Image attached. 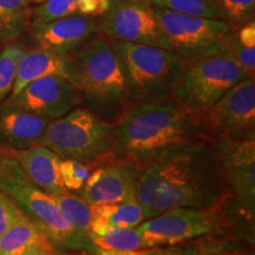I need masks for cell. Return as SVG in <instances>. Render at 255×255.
<instances>
[{"label": "cell", "instance_id": "ba28073f", "mask_svg": "<svg viewBox=\"0 0 255 255\" xmlns=\"http://www.w3.org/2000/svg\"><path fill=\"white\" fill-rule=\"evenodd\" d=\"M250 76L227 53L186 59L171 97L184 109L200 116L234 85Z\"/></svg>", "mask_w": 255, "mask_h": 255}, {"label": "cell", "instance_id": "277c9868", "mask_svg": "<svg viewBox=\"0 0 255 255\" xmlns=\"http://www.w3.org/2000/svg\"><path fill=\"white\" fill-rule=\"evenodd\" d=\"M215 152L227 196L222 208L233 228L254 238L255 136L242 139L218 138L209 143Z\"/></svg>", "mask_w": 255, "mask_h": 255}, {"label": "cell", "instance_id": "9c48e42d", "mask_svg": "<svg viewBox=\"0 0 255 255\" xmlns=\"http://www.w3.org/2000/svg\"><path fill=\"white\" fill-rule=\"evenodd\" d=\"M232 228L222 203L207 209L191 207L169 209L146 219L136 227L145 248L171 246L200 238L215 237L232 231Z\"/></svg>", "mask_w": 255, "mask_h": 255}, {"label": "cell", "instance_id": "ffe728a7", "mask_svg": "<svg viewBox=\"0 0 255 255\" xmlns=\"http://www.w3.org/2000/svg\"><path fill=\"white\" fill-rule=\"evenodd\" d=\"M109 4L103 0H44L32 6L30 24H44L70 17H101Z\"/></svg>", "mask_w": 255, "mask_h": 255}, {"label": "cell", "instance_id": "5bb4252c", "mask_svg": "<svg viewBox=\"0 0 255 255\" xmlns=\"http://www.w3.org/2000/svg\"><path fill=\"white\" fill-rule=\"evenodd\" d=\"M81 102V91L69 79L47 76L31 82L17 95L9 96L5 103L52 121L78 107Z\"/></svg>", "mask_w": 255, "mask_h": 255}, {"label": "cell", "instance_id": "44dd1931", "mask_svg": "<svg viewBox=\"0 0 255 255\" xmlns=\"http://www.w3.org/2000/svg\"><path fill=\"white\" fill-rule=\"evenodd\" d=\"M89 239L94 248L92 255L122 253L145 248L136 228L114 227L96 219H92Z\"/></svg>", "mask_w": 255, "mask_h": 255}, {"label": "cell", "instance_id": "9a60e30c", "mask_svg": "<svg viewBox=\"0 0 255 255\" xmlns=\"http://www.w3.org/2000/svg\"><path fill=\"white\" fill-rule=\"evenodd\" d=\"M98 17H70L44 24H30L28 30L38 47L69 56L100 34Z\"/></svg>", "mask_w": 255, "mask_h": 255}, {"label": "cell", "instance_id": "d6a6232c", "mask_svg": "<svg viewBox=\"0 0 255 255\" xmlns=\"http://www.w3.org/2000/svg\"><path fill=\"white\" fill-rule=\"evenodd\" d=\"M41 1H44V0H39V4H40ZM103 1H104V2H107V4H109V0H103Z\"/></svg>", "mask_w": 255, "mask_h": 255}, {"label": "cell", "instance_id": "4dcf8cb0", "mask_svg": "<svg viewBox=\"0 0 255 255\" xmlns=\"http://www.w3.org/2000/svg\"><path fill=\"white\" fill-rule=\"evenodd\" d=\"M23 214L13 201L0 190V237L5 234Z\"/></svg>", "mask_w": 255, "mask_h": 255}, {"label": "cell", "instance_id": "ac0fdd59", "mask_svg": "<svg viewBox=\"0 0 255 255\" xmlns=\"http://www.w3.org/2000/svg\"><path fill=\"white\" fill-rule=\"evenodd\" d=\"M47 76H59L70 81L69 57L40 47L31 51L26 50L18 63L17 76L11 96L17 95L31 82Z\"/></svg>", "mask_w": 255, "mask_h": 255}, {"label": "cell", "instance_id": "d6986e66", "mask_svg": "<svg viewBox=\"0 0 255 255\" xmlns=\"http://www.w3.org/2000/svg\"><path fill=\"white\" fill-rule=\"evenodd\" d=\"M55 250L45 233L25 214L0 237V255H51Z\"/></svg>", "mask_w": 255, "mask_h": 255}, {"label": "cell", "instance_id": "4fadbf2b", "mask_svg": "<svg viewBox=\"0 0 255 255\" xmlns=\"http://www.w3.org/2000/svg\"><path fill=\"white\" fill-rule=\"evenodd\" d=\"M141 171L142 167L136 162L110 156L92 165L87 183L78 196L91 206L136 200Z\"/></svg>", "mask_w": 255, "mask_h": 255}, {"label": "cell", "instance_id": "1f68e13d", "mask_svg": "<svg viewBox=\"0 0 255 255\" xmlns=\"http://www.w3.org/2000/svg\"><path fill=\"white\" fill-rule=\"evenodd\" d=\"M51 255H75V254H71V253H68V252H65V250H62V251H57L55 250Z\"/></svg>", "mask_w": 255, "mask_h": 255}, {"label": "cell", "instance_id": "836d02e7", "mask_svg": "<svg viewBox=\"0 0 255 255\" xmlns=\"http://www.w3.org/2000/svg\"><path fill=\"white\" fill-rule=\"evenodd\" d=\"M202 255H225V254H202Z\"/></svg>", "mask_w": 255, "mask_h": 255}, {"label": "cell", "instance_id": "e0dca14e", "mask_svg": "<svg viewBox=\"0 0 255 255\" xmlns=\"http://www.w3.org/2000/svg\"><path fill=\"white\" fill-rule=\"evenodd\" d=\"M4 151L17 161L28 180L41 190L51 196L66 193L59 171L62 158L46 146L37 145L24 150Z\"/></svg>", "mask_w": 255, "mask_h": 255}, {"label": "cell", "instance_id": "603a6c76", "mask_svg": "<svg viewBox=\"0 0 255 255\" xmlns=\"http://www.w3.org/2000/svg\"><path fill=\"white\" fill-rule=\"evenodd\" d=\"M92 219L121 228H136L146 220L142 206L137 200L92 206Z\"/></svg>", "mask_w": 255, "mask_h": 255}, {"label": "cell", "instance_id": "7c38bea8", "mask_svg": "<svg viewBox=\"0 0 255 255\" xmlns=\"http://www.w3.org/2000/svg\"><path fill=\"white\" fill-rule=\"evenodd\" d=\"M210 142L255 136V78H245L200 115Z\"/></svg>", "mask_w": 255, "mask_h": 255}, {"label": "cell", "instance_id": "7402d4cb", "mask_svg": "<svg viewBox=\"0 0 255 255\" xmlns=\"http://www.w3.org/2000/svg\"><path fill=\"white\" fill-rule=\"evenodd\" d=\"M39 0H0V40L17 38L30 25L32 5Z\"/></svg>", "mask_w": 255, "mask_h": 255}, {"label": "cell", "instance_id": "6da1fadb", "mask_svg": "<svg viewBox=\"0 0 255 255\" xmlns=\"http://www.w3.org/2000/svg\"><path fill=\"white\" fill-rule=\"evenodd\" d=\"M227 196L218 159L209 144L171 149L142 168L136 200L145 219L178 207L207 209Z\"/></svg>", "mask_w": 255, "mask_h": 255}, {"label": "cell", "instance_id": "83f0119b", "mask_svg": "<svg viewBox=\"0 0 255 255\" xmlns=\"http://www.w3.org/2000/svg\"><path fill=\"white\" fill-rule=\"evenodd\" d=\"M150 1L156 7L175 13L223 20L215 0H150Z\"/></svg>", "mask_w": 255, "mask_h": 255}, {"label": "cell", "instance_id": "cb8c5ba5", "mask_svg": "<svg viewBox=\"0 0 255 255\" xmlns=\"http://www.w3.org/2000/svg\"><path fill=\"white\" fill-rule=\"evenodd\" d=\"M195 240L182 242V244L171 245V246H158L141 248V250L122 252V253H102L100 255H202V254H221L228 250L227 241Z\"/></svg>", "mask_w": 255, "mask_h": 255}, {"label": "cell", "instance_id": "52a82bcc", "mask_svg": "<svg viewBox=\"0 0 255 255\" xmlns=\"http://www.w3.org/2000/svg\"><path fill=\"white\" fill-rule=\"evenodd\" d=\"M68 57L70 82L82 95L101 103H126V73L109 39L98 34Z\"/></svg>", "mask_w": 255, "mask_h": 255}, {"label": "cell", "instance_id": "3957f363", "mask_svg": "<svg viewBox=\"0 0 255 255\" xmlns=\"http://www.w3.org/2000/svg\"><path fill=\"white\" fill-rule=\"evenodd\" d=\"M0 190L46 234L60 250L94 253L87 235L82 234L60 212L55 197L32 183L13 157L0 149Z\"/></svg>", "mask_w": 255, "mask_h": 255}, {"label": "cell", "instance_id": "30bf717a", "mask_svg": "<svg viewBox=\"0 0 255 255\" xmlns=\"http://www.w3.org/2000/svg\"><path fill=\"white\" fill-rule=\"evenodd\" d=\"M155 12L171 50L183 59L227 53L233 30L227 21L175 13L156 6Z\"/></svg>", "mask_w": 255, "mask_h": 255}, {"label": "cell", "instance_id": "8992f818", "mask_svg": "<svg viewBox=\"0 0 255 255\" xmlns=\"http://www.w3.org/2000/svg\"><path fill=\"white\" fill-rule=\"evenodd\" d=\"M41 145L62 159H76L90 167L114 156L111 124L82 107L50 121Z\"/></svg>", "mask_w": 255, "mask_h": 255}, {"label": "cell", "instance_id": "5b68a950", "mask_svg": "<svg viewBox=\"0 0 255 255\" xmlns=\"http://www.w3.org/2000/svg\"><path fill=\"white\" fill-rule=\"evenodd\" d=\"M123 64L127 102L154 101L170 97L182 75L186 59L171 50L110 40Z\"/></svg>", "mask_w": 255, "mask_h": 255}, {"label": "cell", "instance_id": "7a4b0ae2", "mask_svg": "<svg viewBox=\"0 0 255 255\" xmlns=\"http://www.w3.org/2000/svg\"><path fill=\"white\" fill-rule=\"evenodd\" d=\"M199 115L184 109L173 97L126 102L111 124V151L145 167L181 145L209 144Z\"/></svg>", "mask_w": 255, "mask_h": 255}, {"label": "cell", "instance_id": "d4e9b609", "mask_svg": "<svg viewBox=\"0 0 255 255\" xmlns=\"http://www.w3.org/2000/svg\"><path fill=\"white\" fill-rule=\"evenodd\" d=\"M227 55L251 76L255 73V20L233 28L228 38Z\"/></svg>", "mask_w": 255, "mask_h": 255}, {"label": "cell", "instance_id": "f1b7e54d", "mask_svg": "<svg viewBox=\"0 0 255 255\" xmlns=\"http://www.w3.org/2000/svg\"><path fill=\"white\" fill-rule=\"evenodd\" d=\"M215 2L223 20L227 21L232 28L254 19L255 0H215Z\"/></svg>", "mask_w": 255, "mask_h": 255}, {"label": "cell", "instance_id": "4316f807", "mask_svg": "<svg viewBox=\"0 0 255 255\" xmlns=\"http://www.w3.org/2000/svg\"><path fill=\"white\" fill-rule=\"evenodd\" d=\"M25 52V46L18 41L8 43L0 52V105L12 94L18 63Z\"/></svg>", "mask_w": 255, "mask_h": 255}, {"label": "cell", "instance_id": "f546056e", "mask_svg": "<svg viewBox=\"0 0 255 255\" xmlns=\"http://www.w3.org/2000/svg\"><path fill=\"white\" fill-rule=\"evenodd\" d=\"M59 171L66 191H72L75 195H78L87 183L91 167L76 159H62Z\"/></svg>", "mask_w": 255, "mask_h": 255}, {"label": "cell", "instance_id": "8fae6325", "mask_svg": "<svg viewBox=\"0 0 255 255\" xmlns=\"http://www.w3.org/2000/svg\"><path fill=\"white\" fill-rule=\"evenodd\" d=\"M98 31L109 40L171 50L150 0H109L107 11L101 15Z\"/></svg>", "mask_w": 255, "mask_h": 255}, {"label": "cell", "instance_id": "484cf974", "mask_svg": "<svg viewBox=\"0 0 255 255\" xmlns=\"http://www.w3.org/2000/svg\"><path fill=\"white\" fill-rule=\"evenodd\" d=\"M53 197L65 219L77 231L89 238L92 222V206L78 195L69 194V191Z\"/></svg>", "mask_w": 255, "mask_h": 255}, {"label": "cell", "instance_id": "2e32d148", "mask_svg": "<svg viewBox=\"0 0 255 255\" xmlns=\"http://www.w3.org/2000/svg\"><path fill=\"white\" fill-rule=\"evenodd\" d=\"M50 120L7 103L0 105V149L14 151L43 144Z\"/></svg>", "mask_w": 255, "mask_h": 255}]
</instances>
